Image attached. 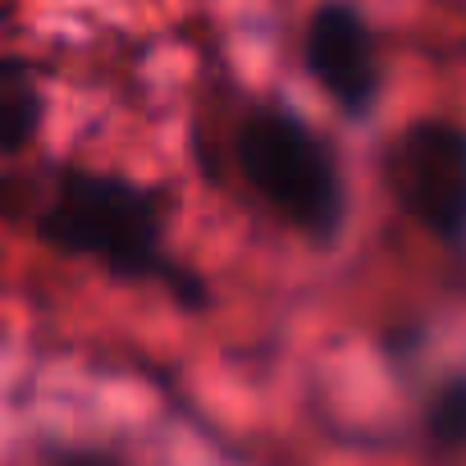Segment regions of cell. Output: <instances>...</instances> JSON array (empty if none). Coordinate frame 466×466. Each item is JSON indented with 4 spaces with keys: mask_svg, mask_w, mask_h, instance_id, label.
Here are the masks:
<instances>
[{
    "mask_svg": "<svg viewBox=\"0 0 466 466\" xmlns=\"http://www.w3.org/2000/svg\"><path fill=\"white\" fill-rule=\"evenodd\" d=\"M0 215L69 261H92L119 284L165 289L183 311L210 307V284L169 248V201L78 160H37L0 169Z\"/></svg>",
    "mask_w": 466,
    "mask_h": 466,
    "instance_id": "1",
    "label": "cell"
},
{
    "mask_svg": "<svg viewBox=\"0 0 466 466\" xmlns=\"http://www.w3.org/2000/svg\"><path fill=\"white\" fill-rule=\"evenodd\" d=\"M425 430L439 448H466V375H452L434 389Z\"/></svg>",
    "mask_w": 466,
    "mask_h": 466,
    "instance_id": "6",
    "label": "cell"
},
{
    "mask_svg": "<svg viewBox=\"0 0 466 466\" xmlns=\"http://www.w3.org/2000/svg\"><path fill=\"white\" fill-rule=\"evenodd\" d=\"M51 466H119V457L106 448H74V452H60Z\"/></svg>",
    "mask_w": 466,
    "mask_h": 466,
    "instance_id": "7",
    "label": "cell"
},
{
    "mask_svg": "<svg viewBox=\"0 0 466 466\" xmlns=\"http://www.w3.org/2000/svg\"><path fill=\"white\" fill-rule=\"evenodd\" d=\"M384 183L402 215L434 243L466 248V124H407L384 151Z\"/></svg>",
    "mask_w": 466,
    "mask_h": 466,
    "instance_id": "3",
    "label": "cell"
},
{
    "mask_svg": "<svg viewBox=\"0 0 466 466\" xmlns=\"http://www.w3.org/2000/svg\"><path fill=\"white\" fill-rule=\"evenodd\" d=\"M302 60L316 87L348 115L366 119L384 92V60L370 19L352 0H320L302 33Z\"/></svg>",
    "mask_w": 466,
    "mask_h": 466,
    "instance_id": "4",
    "label": "cell"
},
{
    "mask_svg": "<svg viewBox=\"0 0 466 466\" xmlns=\"http://www.w3.org/2000/svg\"><path fill=\"white\" fill-rule=\"evenodd\" d=\"M46 119L42 78L24 56L0 51V160H19L33 151Z\"/></svg>",
    "mask_w": 466,
    "mask_h": 466,
    "instance_id": "5",
    "label": "cell"
},
{
    "mask_svg": "<svg viewBox=\"0 0 466 466\" xmlns=\"http://www.w3.org/2000/svg\"><path fill=\"white\" fill-rule=\"evenodd\" d=\"M233 174L252 201L316 248H334L348 224V178L334 142L298 110L266 101L248 106L228 137Z\"/></svg>",
    "mask_w": 466,
    "mask_h": 466,
    "instance_id": "2",
    "label": "cell"
}]
</instances>
